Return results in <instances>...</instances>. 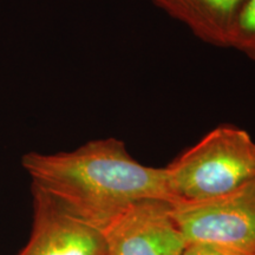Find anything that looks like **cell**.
<instances>
[{"mask_svg":"<svg viewBox=\"0 0 255 255\" xmlns=\"http://www.w3.org/2000/svg\"><path fill=\"white\" fill-rule=\"evenodd\" d=\"M21 165L32 187L102 232L138 201H175L165 169L139 163L126 143L114 137L89 141L71 151H30Z\"/></svg>","mask_w":255,"mask_h":255,"instance_id":"6da1fadb","label":"cell"},{"mask_svg":"<svg viewBox=\"0 0 255 255\" xmlns=\"http://www.w3.org/2000/svg\"><path fill=\"white\" fill-rule=\"evenodd\" d=\"M164 169L175 201L223 195L255 178V141L246 130L222 124Z\"/></svg>","mask_w":255,"mask_h":255,"instance_id":"7a4b0ae2","label":"cell"},{"mask_svg":"<svg viewBox=\"0 0 255 255\" xmlns=\"http://www.w3.org/2000/svg\"><path fill=\"white\" fill-rule=\"evenodd\" d=\"M171 212L187 244L255 255V178L212 199L174 201Z\"/></svg>","mask_w":255,"mask_h":255,"instance_id":"3957f363","label":"cell"},{"mask_svg":"<svg viewBox=\"0 0 255 255\" xmlns=\"http://www.w3.org/2000/svg\"><path fill=\"white\" fill-rule=\"evenodd\" d=\"M108 255H183L187 241L175 221L171 202L142 200L103 229Z\"/></svg>","mask_w":255,"mask_h":255,"instance_id":"277c9868","label":"cell"},{"mask_svg":"<svg viewBox=\"0 0 255 255\" xmlns=\"http://www.w3.org/2000/svg\"><path fill=\"white\" fill-rule=\"evenodd\" d=\"M33 225L17 255H108L103 232L32 187Z\"/></svg>","mask_w":255,"mask_h":255,"instance_id":"5b68a950","label":"cell"},{"mask_svg":"<svg viewBox=\"0 0 255 255\" xmlns=\"http://www.w3.org/2000/svg\"><path fill=\"white\" fill-rule=\"evenodd\" d=\"M206 44L227 47L245 0H151Z\"/></svg>","mask_w":255,"mask_h":255,"instance_id":"8992f818","label":"cell"},{"mask_svg":"<svg viewBox=\"0 0 255 255\" xmlns=\"http://www.w3.org/2000/svg\"><path fill=\"white\" fill-rule=\"evenodd\" d=\"M228 49L255 60V0H245L233 27Z\"/></svg>","mask_w":255,"mask_h":255,"instance_id":"52a82bcc","label":"cell"},{"mask_svg":"<svg viewBox=\"0 0 255 255\" xmlns=\"http://www.w3.org/2000/svg\"><path fill=\"white\" fill-rule=\"evenodd\" d=\"M183 255H239L223 248L206 244H188Z\"/></svg>","mask_w":255,"mask_h":255,"instance_id":"ba28073f","label":"cell"}]
</instances>
